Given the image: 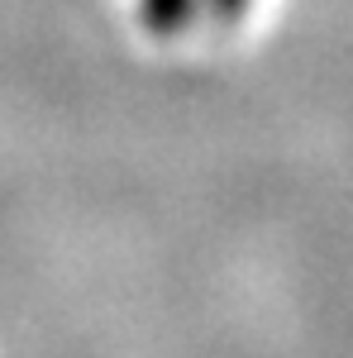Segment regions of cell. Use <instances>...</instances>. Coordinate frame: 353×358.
Instances as JSON below:
<instances>
[{
  "mask_svg": "<svg viewBox=\"0 0 353 358\" xmlns=\"http://www.w3.org/2000/svg\"><path fill=\"white\" fill-rule=\"evenodd\" d=\"M210 5H215V15H239L248 0H210Z\"/></svg>",
  "mask_w": 353,
  "mask_h": 358,
  "instance_id": "cell-1",
  "label": "cell"
}]
</instances>
